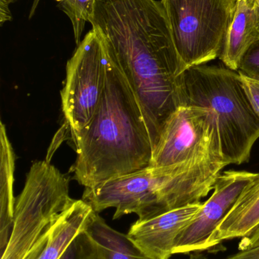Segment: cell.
<instances>
[{
    "label": "cell",
    "mask_w": 259,
    "mask_h": 259,
    "mask_svg": "<svg viewBox=\"0 0 259 259\" xmlns=\"http://www.w3.org/2000/svg\"><path fill=\"white\" fill-rule=\"evenodd\" d=\"M228 164L213 160H193L164 167H144L85 188L82 199L97 213L115 208L114 219L135 214L147 220L186 205L201 202L214 188Z\"/></svg>",
    "instance_id": "3957f363"
},
{
    "label": "cell",
    "mask_w": 259,
    "mask_h": 259,
    "mask_svg": "<svg viewBox=\"0 0 259 259\" xmlns=\"http://www.w3.org/2000/svg\"><path fill=\"white\" fill-rule=\"evenodd\" d=\"M68 17L73 27L75 41L79 46L87 22L92 24L97 0H56Z\"/></svg>",
    "instance_id": "2e32d148"
},
{
    "label": "cell",
    "mask_w": 259,
    "mask_h": 259,
    "mask_svg": "<svg viewBox=\"0 0 259 259\" xmlns=\"http://www.w3.org/2000/svg\"><path fill=\"white\" fill-rule=\"evenodd\" d=\"M1 188H0V249L4 252L13 225L15 199L13 196L15 155L4 124L1 122Z\"/></svg>",
    "instance_id": "5bb4252c"
},
{
    "label": "cell",
    "mask_w": 259,
    "mask_h": 259,
    "mask_svg": "<svg viewBox=\"0 0 259 259\" xmlns=\"http://www.w3.org/2000/svg\"><path fill=\"white\" fill-rule=\"evenodd\" d=\"M40 2L41 0H33L32 2L31 8H30V18H31L33 17V15H34L35 11L36 10V8H38V5H39Z\"/></svg>",
    "instance_id": "cb8c5ba5"
},
{
    "label": "cell",
    "mask_w": 259,
    "mask_h": 259,
    "mask_svg": "<svg viewBox=\"0 0 259 259\" xmlns=\"http://www.w3.org/2000/svg\"><path fill=\"white\" fill-rule=\"evenodd\" d=\"M225 259H259V246L240 250Z\"/></svg>",
    "instance_id": "44dd1931"
},
{
    "label": "cell",
    "mask_w": 259,
    "mask_h": 259,
    "mask_svg": "<svg viewBox=\"0 0 259 259\" xmlns=\"http://www.w3.org/2000/svg\"><path fill=\"white\" fill-rule=\"evenodd\" d=\"M206 159L224 162L212 115L204 108L179 106L166 122L149 166Z\"/></svg>",
    "instance_id": "ba28073f"
},
{
    "label": "cell",
    "mask_w": 259,
    "mask_h": 259,
    "mask_svg": "<svg viewBox=\"0 0 259 259\" xmlns=\"http://www.w3.org/2000/svg\"><path fill=\"white\" fill-rule=\"evenodd\" d=\"M91 25L130 85L154 152L166 122L181 106L186 71L164 6L161 0H97Z\"/></svg>",
    "instance_id": "6da1fadb"
},
{
    "label": "cell",
    "mask_w": 259,
    "mask_h": 259,
    "mask_svg": "<svg viewBox=\"0 0 259 259\" xmlns=\"http://www.w3.org/2000/svg\"><path fill=\"white\" fill-rule=\"evenodd\" d=\"M59 259H100L97 245L86 230L81 232Z\"/></svg>",
    "instance_id": "e0dca14e"
},
{
    "label": "cell",
    "mask_w": 259,
    "mask_h": 259,
    "mask_svg": "<svg viewBox=\"0 0 259 259\" xmlns=\"http://www.w3.org/2000/svg\"><path fill=\"white\" fill-rule=\"evenodd\" d=\"M244 170H227L214 183L212 195L196 217L184 228L175 243L174 254L210 250V242L240 194L258 176Z\"/></svg>",
    "instance_id": "9c48e42d"
},
{
    "label": "cell",
    "mask_w": 259,
    "mask_h": 259,
    "mask_svg": "<svg viewBox=\"0 0 259 259\" xmlns=\"http://www.w3.org/2000/svg\"><path fill=\"white\" fill-rule=\"evenodd\" d=\"M259 225V174L240 194L210 242L213 249L225 240L243 238Z\"/></svg>",
    "instance_id": "7c38bea8"
},
{
    "label": "cell",
    "mask_w": 259,
    "mask_h": 259,
    "mask_svg": "<svg viewBox=\"0 0 259 259\" xmlns=\"http://www.w3.org/2000/svg\"><path fill=\"white\" fill-rule=\"evenodd\" d=\"M185 70L220 57L237 0H161Z\"/></svg>",
    "instance_id": "8992f818"
},
{
    "label": "cell",
    "mask_w": 259,
    "mask_h": 259,
    "mask_svg": "<svg viewBox=\"0 0 259 259\" xmlns=\"http://www.w3.org/2000/svg\"><path fill=\"white\" fill-rule=\"evenodd\" d=\"M109 62L101 36L91 29L67 63L61 92L62 111L71 135L82 131L95 113L106 87Z\"/></svg>",
    "instance_id": "52a82bcc"
},
{
    "label": "cell",
    "mask_w": 259,
    "mask_h": 259,
    "mask_svg": "<svg viewBox=\"0 0 259 259\" xmlns=\"http://www.w3.org/2000/svg\"><path fill=\"white\" fill-rule=\"evenodd\" d=\"M95 213L83 199L75 200L43 233L24 259H59L72 240L88 228Z\"/></svg>",
    "instance_id": "8fae6325"
},
{
    "label": "cell",
    "mask_w": 259,
    "mask_h": 259,
    "mask_svg": "<svg viewBox=\"0 0 259 259\" xmlns=\"http://www.w3.org/2000/svg\"><path fill=\"white\" fill-rule=\"evenodd\" d=\"M12 3V0H0V23L3 25L6 21L12 20V14L9 10V5Z\"/></svg>",
    "instance_id": "7402d4cb"
},
{
    "label": "cell",
    "mask_w": 259,
    "mask_h": 259,
    "mask_svg": "<svg viewBox=\"0 0 259 259\" xmlns=\"http://www.w3.org/2000/svg\"><path fill=\"white\" fill-rule=\"evenodd\" d=\"M257 246H259V225L249 235L242 238L239 244V249L244 250Z\"/></svg>",
    "instance_id": "ffe728a7"
},
{
    "label": "cell",
    "mask_w": 259,
    "mask_h": 259,
    "mask_svg": "<svg viewBox=\"0 0 259 259\" xmlns=\"http://www.w3.org/2000/svg\"><path fill=\"white\" fill-rule=\"evenodd\" d=\"M12 1H14V0H12Z\"/></svg>",
    "instance_id": "484cf974"
},
{
    "label": "cell",
    "mask_w": 259,
    "mask_h": 259,
    "mask_svg": "<svg viewBox=\"0 0 259 259\" xmlns=\"http://www.w3.org/2000/svg\"><path fill=\"white\" fill-rule=\"evenodd\" d=\"M237 72L259 81V36L242 56Z\"/></svg>",
    "instance_id": "ac0fdd59"
},
{
    "label": "cell",
    "mask_w": 259,
    "mask_h": 259,
    "mask_svg": "<svg viewBox=\"0 0 259 259\" xmlns=\"http://www.w3.org/2000/svg\"><path fill=\"white\" fill-rule=\"evenodd\" d=\"M86 231L97 245L100 259H154L135 246L127 235L109 227L98 213Z\"/></svg>",
    "instance_id": "9a60e30c"
},
{
    "label": "cell",
    "mask_w": 259,
    "mask_h": 259,
    "mask_svg": "<svg viewBox=\"0 0 259 259\" xmlns=\"http://www.w3.org/2000/svg\"><path fill=\"white\" fill-rule=\"evenodd\" d=\"M68 178L49 161L33 163L15 199L13 225L1 259H24L53 221L75 199Z\"/></svg>",
    "instance_id": "5b68a950"
},
{
    "label": "cell",
    "mask_w": 259,
    "mask_h": 259,
    "mask_svg": "<svg viewBox=\"0 0 259 259\" xmlns=\"http://www.w3.org/2000/svg\"><path fill=\"white\" fill-rule=\"evenodd\" d=\"M180 100L181 106L211 112L224 162L249 161L259 138V116L237 71L205 64L188 68L181 76Z\"/></svg>",
    "instance_id": "277c9868"
},
{
    "label": "cell",
    "mask_w": 259,
    "mask_h": 259,
    "mask_svg": "<svg viewBox=\"0 0 259 259\" xmlns=\"http://www.w3.org/2000/svg\"><path fill=\"white\" fill-rule=\"evenodd\" d=\"M203 202L176 208L144 221L137 220L127 237L140 250L154 259H170L175 243L202 208Z\"/></svg>",
    "instance_id": "30bf717a"
},
{
    "label": "cell",
    "mask_w": 259,
    "mask_h": 259,
    "mask_svg": "<svg viewBox=\"0 0 259 259\" xmlns=\"http://www.w3.org/2000/svg\"><path fill=\"white\" fill-rule=\"evenodd\" d=\"M250 2L255 15V23L259 30V0H250Z\"/></svg>",
    "instance_id": "603a6c76"
},
{
    "label": "cell",
    "mask_w": 259,
    "mask_h": 259,
    "mask_svg": "<svg viewBox=\"0 0 259 259\" xmlns=\"http://www.w3.org/2000/svg\"><path fill=\"white\" fill-rule=\"evenodd\" d=\"M240 76L251 103L259 116V81L245 77L242 74Z\"/></svg>",
    "instance_id": "d6986e66"
},
{
    "label": "cell",
    "mask_w": 259,
    "mask_h": 259,
    "mask_svg": "<svg viewBox=\"0 0 259 259\" xmlns=\"http://www.w3.org/2000/svg\"><path fill=\"white\" fill-rule=\"evenodd\" d=\"M109 59L98 107L90 122L71 135L77 152L74 179L85 188L149 167L152 159V142L139 105L120 67L109 56Z\"/></svg>",
    "instance_id": "7a4b0ae2"
},
{
    "label": "cell",
    "mask_w": 259,
    "mask_h": 259,
    "mask_svg": "<svg viewBox=\"0 0 259 259\" xmlns=\"http://www.w3.org/2000/svg\"><path fill=\"white\" fill-rule=\"evenodd\" d=\"M190 259H209L202 254H193L190 255Z\"/></svg>",
    "instance_id": "d4e9b609"
},
{
    "label": "cell",
    "mask_w": 259,
    "mask_h": 259,
    "mask_svg": "<svg viewBox=\"0 0 259 259\" xmlns=\"http://www.w3.org/2000/svg\"><path fill=\"white\" fill-rule=\"evenodd\" d=\"M258 36L250 0H237L235 15L219 58L227 68L237 71L242 56Z\"/></svg>",
    "instance_id": "4fadbf2b"
}]
</instances>
